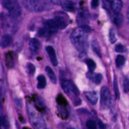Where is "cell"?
<instances>
[{
    "mask_svg": "<svg viewBox=\"0 0 129 129\" xmlns=\"http://www.w3.org/2000/svg\"><path fill=\"white\" fill-rule=\"evenodd\" d=\"M12 37L9 34H5L0 40V46L2 48H6L10 46L12 42Z\"/></svg>",
    "mask_w": 129,
    "mask_h": 129,
    "instance_id": "obj_14",
    "label": "cell"
},
{
    "mask_svg": "<svg viewBox=\"0 0 129 129\" xmlns=\"http://www.w3.org/2000/svg\"><path fill=\"white\" fill-rule=\"evenodd\" d=\"M45 50H46L48 55H49V58H50L52 64L54 66H57L58 60L57 59L56 54H55V52L54 48L52 46H47L46 48H45Z\"/></svg>",
    "mask_w": 129,
    "mask_h": 129,
    "instance_id": "obj_11",
    "label": "cell"
},
{
    "mask_svg": "<svg viewBox=\"0 0 129 129\" xmlns=\"http://www.w3.org/2000/svg\"><path fill=\"white\" fill-rule=\"evenodd\" d=\"M85 62L88 66L89 72H93L96 68V63L93 60L91 59H88L85 60Z\"/></svg>",
    "mask_w": 129,
    "mask_h": 129,
    "instance_id": "obj_22",
    "label": "cell"
},
{
    "mask_svg": "<svg viewBox=\"0 0 129 129\" xmlns=\"http://www.w3.org/2000/svg\"><path fill=\"white\" fill-rule=\"evenodd\" d=\"M88 33L79 27L72 32L70 39L72 44L81 54H85L89 47Z\"/></svg>",
    "mask_w": 129,
    "mask_h": 129,
    "instance_id": "obj_1",
    "label": "cell"
},
{
    "mask_svg": "<svg viewBox=\"0 0 129 129\" xmlns=\"http://www.w3.org/2000/svg\"><path fill=\"white\" fill-rule=\"evenodd\" d=\"M57 102L58 105H68V102L65 99V98L60 94L58 95L57 98Z\"/></svg>",
    "mask_w": 129,
    "mask_h": 129,
    "instance_id": "obj_25",
    "label": "cell"
},
{
    "mask_svg": "<svg viewBox=\"0 0 129 129\" xmlns=\"http://www.w3.org/2000/svg\"><path fill=\"white\" fill-rule=\"evenodd\" d=\"M116 65L118 68H120V67L123 66L124 65L125 62V59L124 57L122 55H118L116 58Z\"/></svg>",
    "mask_w": 129,
    "mask_h": 129,
    "instance_id": "obj_23",
    "label": "cell"
},
{
    "mask_svg": "<svg viewBox=\"0 0 129 129\" xmlns=\"http://www.w3.org/2000/svg\"><path fill=\"white\" fill-rule=\"evenodd\" d=\"M2 110H3V107H2V105H1V102H0V113L2 112Z\"/></svg>",
    "mask_w": 129,
    "mask_h": 129,
    "instance_id": "obj_39",
    "label": "cell"
},
{
    "mask_svg": "<svg viewBox=\"0 0 129 129\" xmlns=\"http://www.w3.org/2000/svg\"><path fill=\"white\" fill-rule=\"evenodd\" d=\"M27 112L29 118H30V123L34 128L42 129L46 127L45 121H44L42 116L34 108V107L28 104Z\"/></svg>",
    "mask_w": 129,
    "mask_h": 129,
    "instance_id": "obj_4",
    "label": "cell"
},
{
    "mask_svg": "<svg viewBox=\"0 0 129 129\" xmlns=\"http://www.w3.org/2000/svg\"><path fill=\"white\" fill-rule=\"evenodd\" d=\"M26 71L29 75H33L35 71V67L31 63H28L26 65Z\"/></svg>",
    "mask_w": 129,
    "mask_h": 129,
    "instance_id": "obj_26",
    "label": "cell"
},
{
    "mask_svg": "<svg viewBox=\"0 0 129 129\" xmlns=\"http://www.w3.org/2000/svg\"><path fill=\"white\" fill-rule=\"evenodd\" d=\"M61 86L64 91L69 96L71 95L78 96L79 91L76 86L70 80H63L61 81Z\"/></svg>",
    "mask_w": 129,
    "mask_h": 129,
    "instance_id": "obj_6",
    "label": "cell"
},
{
    "mask_svg": "<svg viewBox=\"0 0 129 129\" xmlns=\"http://www.w3.org/2000/svg\"><path fill=\"white\" fill-rule=\"evenodd\" d=\"M15 103L18 107H20L21 108L22 107V102H21V100L18 99V98H15Z\"/></svg>",
    "mask_w": 129,
    "mask_h": 129,
    "instance_id": "obj_36",
    "label": "cell"
},
{
    "mask_svg": "<svg viewBox=\"0 0 129 129\" xmlns=\"http://www.w3.org/2000/svg\"><path fill=\"white\" fill-rule=\"evenodd\" d=\"M111 95L107 87H102L100 91V104L103 108H107L110 104Z\"/></svg>",
    "mask_w": 129,
    "mask_h": 129,
    "instance_id": "obj_8",
    "label": "cell"
},
{
    "mask_svg": "<svg viewBox=\"0 0 129 129\" xmlns=\"http://www.w3.org/2000/svg\"><path fill=\"white\" fill-rule=\"evenodd\" d=\"M61 6L64 11L68 12H74L76 8L75 2H74L73 0H68Z\"/></svg>",
    "mask_w": 129,
    "mask_h": 129,
    "instance_id": "obj_13",
    "label": "cell"
},
{
    "mask_svg": "<svg viewBox=\"0 0 129 129\" xmlns=\"http://www.w3.org/2000/svg\"><path fill=\"white\" fill-rule=\"evenodd\" d=\"M98 125L100 128H105V125L102 123V121H98Z\"/></svg>",
    "mask_w": 129,
    "mask_h": 129,
    "instance_id": "obj_37",
    "label": "cell"
},
{
    "mask_svg": "<svg viewBox=\"0 0 129 129\" xmlns=\"http://www.w3.org/2000/svg\"><path fill=\"white\" fill-rule=\"evenodd\" d=\"M93 72H89L87 74V77L89 79L92 80L93 83H94L96 84H100L102 82V79H103V76L100 73H98V74H93Z\"/></svg>",
    "mask_w": 129,
    "mask_h": 129,
    "instance_id": "obj_15",
    "label": "cell"
},
{
    "mask_svg": "<svg viewBox=\"0 0 129 129\" xmlns=\"http://www.w3.org/2000/svg\"><path fill=\"white\" fill-rule=\"evenodd\" d=\"M6 64L9 68H11L14 65V57L12 52H9L6 54Z\"/></svg>",
    "mask_w": 129,
    "mask_h": 129,
    "instance_id": "obj_18",
    "label": "cell"
},
{
    "mask_svg": "<svg viewBox=\"0 0 129 129\" xmlns=\"http://www.w3.org/2000/svg\"><path fill=\"white\" fill-rule=\"evenodd\" d=\"M29 48L34 54H37L40 49V42L38 39H31L29 42Z\"/></svg>",
    "mask_w": 129,
    "mask_h": 129,
    "instance_id": "obj_12",
    "label": "cell"
},
{
    "mask_svg": "<svg viewBox=\"0 0 129 129\" xmlns=\"http://www.w3.org/2000/svg\"><path fill=\"white\" fill-rule=\"evenodd\" d=\"M115 50L118 53H123L126 51L125 48L122 44H117V45H116L115 47Z\"/></svg>",
    "mask_w": 129,
    "mask_h": 129,
    "instance_id": "obj_30",
    "label": "cell"
},
{
    "mask_svg": "<svg viewBox=\"0 0 129 129\" xmlns=\"http://www.w3.org/2000/svg\"><path fill=\"white\" fill-rule=\"evenodd\" d=\"M109 39L110 41L112 44H114L117 41V37H116V31L113 28H111L109 31Z\"/></svg>",
    "mask_w": 129,
    "mask_h": 129,
    "instance_id": "obj_24",
    "label": "cell"
},
{
    "mask_svg": "<svg viewBox=\"0 0 129 129\" xmlns=\"http://www.w3.org/2000/svg\"><path fill=\"white\" fill-rule=\"evenodd\" d=\"M37 88L39 89H43L46 86V79L44 75H39L37 77Z\"/></svg>",
    "mask_w": 129,
    "mask_h": 129,
    "instance_id": "obj_20",
    "label": "cell"
},
{
    "mask_svg": "<svg viewBox=\"0 0 129 129\" xmlns=\"http://www.w3.org/2000/svg\"><path fill=\"white\" fill-rule=\"evenodd\" d=\"M68 24L65 17L57 15L54 18L46 20L44 23V26L49 30L50 34H52L56 33L59 29L65 28Z\"/></svg>",
    "mask_w": 129,
    "mask_h": 129,
    "instance_id": "obj_2",
    "label": "cell"
},
{
    "mask_svg": "<svg viewBox=\"0 0 129 129\" xmlns=\"http://www.w3.org/2000/svg\"><path fill=\"white\" fill-rule=\"evenodd\" d=\"M90 20V14L87 9H81L77 15L76 22L79 26L88 25Z\"/></svg>",
    "mask_w": 129,
    "mask_h": 129,
    "instance_id": "obj_7",
    "label": "cell"
},
{
    "mask_svg": "<svg viewBox=\"0 0 129 129\" xmlns=\"http://www.w3.org/2000/svg\"><path fill=\"white\" fill-rule=\"evenodd\" d=\"M2 127L6 128L7 127V122H6L5 117L0 116V128H1Z\"/></svg>",
    "mask_w": 129,
    "mask_h": 129,
    "instance_id": "obj_33",
    "label": "cell"
},
{
    "mask_svg": "<svg viewBox=\"0 0 129 129\" xmlns=\"http://www.w3.org/2000/svg\"><path fill=\"white\" fill-rule=\"evenodd\" d=\"M114 23L118 27H120L122 25L123 22V16L121 13L116 14L114 18Z\"/></svg>",
    "mask_w": 129,
    "mask_h": 129,
    "instance_id": "obj_21",
    "label": "cell"
},
{
    "mask_svg": "<svg viewBox=\"0 0 129 129\" xmlns=\"http://www.w3.org/2000/svg\"><path fill=\"white\" fill-rule=\"evenodd\" d=\"M92 47H93V51L95 52V54L96 55H98V56L102 57V55H101V53H100V47L99 45H98L96 42H93L92 43Z\"/></svg>",
    "mask_w": 129,
    "mask_h": 129,
    "instance_id": "obj_27",
    "label": "cell"
},
{
    "mask_svg": "<svg viewBox=\"0 0 129 129\" xmlns=\"http://www.w3.org/2000/svg\"><path fill=\"white\" fill-rule=\"evenodd\" d=\"M86 127L89 129H96V123L94 120H89L86 122Z\"/></svg>",
    "mask_w": 129,
    "mask_h": 129,
    "instance_id": "obj_29",
    "label": "cell"
},
{
    "mask_svg": "<svg viewBox=\"0 0 129 129\" xmlns=\"http://www.w3.org/2000/svg\"><path fill=\"white\" fill-rule=\"evenodd\" d=\"M14 18H15L11 15H10V16H6L3 18V24L5 28L10 30L11 31H15V29H16V25Z\"/></svg>",
    "mask_w": 129,
    "mask_h": 129,
    "instance_id": "obj_10",
    "label": "cell"
},
{
    "mask_svg": "<svg viewBox=\"0 0 129 129\" xmlns=\"http://www.w3.org/2000/svg\"><path fill=\"white\" fill-rule=\"evenodd\" d=\"M113 88H114L115 94L116 98H118V95H119V91H118V83H117V81L116 78H115L114 82H113Z\"/></svg>",
    "mask_w": 129,
    "mask_h": 129,
    "instance_id": "obj_31",
    "label": "cell"
},
{
    "mask_svg": "<svg viewBox=\"0 0 129 129\" xmlns=\"http://www.w3.org/2000/svg\"><path fill=\"white\" fill-rule=\"evenodd\" d=\"M58 112L59 115L63 119H67L69 117V112L66 108V105H59L58 107Z\"/></svg>",
    "mask_w": 129,
    "mask_h": 129,
    "instance_id": "obj_17",
    "label": "cell"
},
{
    "mask_svg": "<svg viewBox=\"0 0 129 129\" xmlns=\"http://www.w3.org/2000/svg\"><path fill=\"white\" fill-rule=\"evenodd\" d=\"M68 0H51V3L54 4V5H60V6H62Z\"/></svg>",
    "mask_w": 129,
    "mask_h": 129,
    "instance_id": "obj_34",
    "label": "cell"
},
{
    "mask_svg": "<svg viewBox=\"0 0 129 129\" xmlns=\"http://www.w3.org/2000/svg\"><path fill=\"white\" fill-rule=\"evenodd\" d=\"M1 5L8 10L10 15L14 18H18L21 13V7L17 0H0Z\"/></svg>",
    "mask_w": 129,
    "mask_h": 129,
    "instance_id": "obj_5",
    "label": "cell"
},
{
    "mask_svg": "<svg viewBox=\"0 0 129 129\" xmlns=\"http://www.w3.org/2000/svg\"><path fill=\"white\" fill-rule=\"evenodd\" d=\"M45 71H46L47 74L49 78H50L52 83H54V84H55V83H57L56 76H55V73L53 71L52 69L50 67L47 66L46 68H45Z\"/></svg>",
    "mask_w": 129,
    "mask_h": 129,
    "instance_id": "obj_19",
    "label": "cell"
},
{
    "mask_svg": "<svg viewBox=\"0 0 129 129\" xmlns=\"http://www.w3.org/2000/svg\"><path fill=\"white\" fill-rule=\"evenodd\" d=\"M127 18H128V21H129V6L127 9Z\"/></svg>",
    "mask_w": 129,
    "mask_h": 129,
    "instance_id": "obj_38",
    "label": "cell"
},
{
    "mask_svg": "<svg viewBox=\"0 0 129 129\" xmlns=\"http://www.w3.org/2000/svg\"><path fill=\"white\" fill-rule=\"evenodd\" d=\"M98 5H99V0H92L91 1L92 8H96Z\"/></svg>",
    "mask_w": 129,
    "mask_h": 129,
    "instance_id": "obj_35",
    "label": "cell"
},
{
    "mask_svg": "<svg viewBox=\"0 0 129 129\" xmlns=\"http://www.w3.org/2000/svg\"><path fill=\"white\" fill-rule=\"evenodd\" d=\"M123 89L125 93L129 92V78H125L123 81Z\"/></svg>",
    "mask_w": 129,
    "mask_h": 129,
    "instance_id": "obj_32",
    "label": "cell"
},
{
    "mask_svg": "<svg viewBox=\"0 0 129 129\" xmlns=\"http://www.w3.org/2000/svg\"><path fill=\"white\" fill-rule=\"evenodd\" d=\"M36 101H35V106H36L37 108H38V110L42 109L44 107V104L43 103L42 100H41V98H39V97H36Z\"/></svg>",
    "mask_w": 129,
    "mask_h": 129,
    "instance_id": "obj_28",
    "label": "cell"
},
{
    "mask_svg": "<svg viewBox=\"0 0 129 129\" xmlns=\"http://www.w3.org/2000/svg\"><path fill=\"white\" fill-rule=\"evenodd\" d=\"M105 5H108L115 15L120 13L123 6L122 0H105Z\"/></svg>",
    "mask_w": 129,
    "mask_h": 129,
    "instance_id": "obj_9",
    "label": "cell"
},
{
    "mask_svg": "<svg viewBox=\"0 0 129 129\" xmlns=\"http://www.w3.org/2000/svg\"><path fill=\"white\" fill-rule=\"evenodd\" d=\"M21 5L30 12H41L47 10L48 4L44 0H20Z\"/></svg>",
    "mask_w": 129,
    "mask_h": 129,
    "instance_id": "obj_3",
    "label": "cell"
},
{
    "mask_svg": "<svg viewBox=\"0 0 129 129\" xmlns=\"http://www.w3.org/2000/svg\"><path fill=\"white\" fill-rule=\"evenodd\" d=\"M85 95L88 100L93 105H95L98 102V96L96 91H88L85 93Z\"/></svg>",
    "mask_w": 129,
    "mask_h": 129,
    "instance_id": "obj_16",
    "label": "cell"
}]
</instances>
